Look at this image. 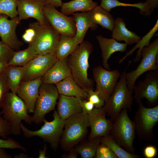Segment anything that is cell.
I'll return each mask as SVG.
<instances>
[{
  "label": "cell",
  "instance_id": "obj_46",
  "mask_svg": "<svg viewBox=\"0 0 158 158\" xmlns=\"http://www.w3.org/2000/svg\"><path fill=\"white\" fill-rule=\"evenodd\" d=\"M47 149V146L45 144L42 150H40L39 151V155L38 156L39 158H48L46 155V151Z\"/></svg>",
  "mask_w": 158,
  "mask_h": 158
},
{
  "label": "cell",
  "instance_id": "obj_35",
  "mask_svg": "<svg viewBox=\"0 0 158 158\" xmlns=\"http://www.w3.org/2000/svg\"><path fill=\"white\" fill-rule=\"evenodd\" d=\"M9 90L5 69L0 74V109L4 104Z\"/></svg>",
  "mask_w": 158,
  "mask_h": 158
},
{
  "label": "cell",
  "instance_id": "obj_27",
  "mask_svg": "<svg viewBox=\"0 0 158 158\" xmlns=\"http://www.w3.org/2000/svg\"><path fill=\"white\" fill-rule=\"evenodd\" d=\"M109 12L100 5H97L90 11L91 18L95 24L112 31L114 25L115 20Z\"/></svg>",
  "mask_w": 158,
  "mask_h": 158
},
{
  "label": "cell",
  "instance_id": "obj_49",
  "mask_svg": "<svg viewBox=\"0 0 158 158\" xmlns=\"http://www.w3.org/2000/svg\"><path fill=\"white\" fill-rule=\"evenodd\" d=\"M14 158H32L31 157H30L27 154L24 153H20L18 154L14 155Z\"/></svg>",
  "mask_w": 158,
  "mask_h": 158
},
{
  "label": "cell",
  "instance_id": "obj_5",
  "mask_svg": "<svg viewBox=\"0 0 158 158\" xmlns=\"http://www.w3.org/2000/svg\"><path fill=\"white\" fill-rule=\"evenodd\" d=\"M53 116V120L50 121L44 118L43 122L44 125L40 129L35 131L28 129L20 122V125L24 135L28 138L37 136L48 143L51 149L56 151L59 145L66 119H62L56 110L54 112Z\"/></svg>",
  "mask_w": 158,
  "mask_h": 158
},
{
  "label": "cell",
  "instance_id": "obj_3",
  "mask_svg": "<svg viewBox=\"0 0 158 158\" xmlns=\"http://www.w3.org/2000/svg\"><path fill=\"white\" fill-rule=\"evenodd\" d=\"M1 113L3 117L10 123L11 133L14 135L21 134L20 123L21 121L29 124L32 123V116L28 114L24 101L11 92L7 93Z\"/></svg>",
  "mask_w": 158,
  "mask_h": 158
},
{
  "label": "cell",
  "instance_id": "obj_7",
  "mask_svg": "<svg viewBox=\"0 0 158 158\" xmlns=\"http://www.w3.org/2000/svg\"><path fill=\"white\" fill-rule=\"evenodd\" d=\"M135 129L133 121L129 118L127 110L122 109L116 119L109 134L116 142L128 152L134 154L133 143Z\"/></svg>",
  "mask_w": 158,
  "mask_h": 158
},
{
  "label": "cell",
  "instance_id": "obj_20",
  "mask_svg": "<svg viewBox=\"0 0 158 158\" xmlns=\"http://www.w3.org/2000/svg\"><path fill=\"white\" fill-rule=\"evenodd\" d=\"M81 99L59 94L57 105V112L62 119L66 120L82 111L80 104Z\"/></svg>",
  "mask_w": 158,
  "mask_h": 158
},
{
  "label": "cell",
  "instance_id": "obj_1",
  "mask_svg": "<svg viewBox=\"0 0 158 158\" xmlns=\"http://www.w3.org/2000/svg\"><path fill=\"white\" fill-rule=\"evenodd\" d=\"M93 46L88 41L83 40L76 50L67 58L71 75L76 83L86 92L93 90L94 83L87 76L89 58Z\"/></svg>",
  "mask_w": 158,
  "mask_h": 158
},
{
  "label": "cell",
  "instance_id": "obj_14",
  "mask_svg": "<svg viewBox=\"0 0 158 158\" xmlns=\"http://www.w3.org/2000/svg\"><path fill=\"white\" fill-rule=\"evenodd\" d=\"M57 60L56 52L38 55L23 67V75L21 81L42 77Z\"/></svg>",
  "mask_w": 158,
  "mask_h": 158
},
{
  "label": "cell",
  "instance_id": "obj_8",
  "mask_svg": "<svg viewBox=\"0 0 158 158\" xmlns=\"http://www.w3.org/2000/svg\"><path fill=\"white\" fill-rule=\"evenodd\" d=\"M141 57L140 62L136 68L126 74L127 87L132 92L135 82L140 75L146 72L158 70V38L149 45L142 48Z\"/></svg>",
  "mask_w": 158,
  "mask_h": 158
},
{
  "label": "cell",
  "instance_id": "obj_17",
  "mask_svg": "<svg viewBox=\"0 0 158 158\" xmlns=\"http://www.w3.org/2000/svg\"><path fill=\"white\" fill-rule=\"evenodd\" d=\"M45 4L43 0H18V17L20 20L31 18L40 24H49L42 12Z\"/></svg>",
  "mask_w": 158,
  "mask_h": 158
},
{
  "label": "cell",
  "instance_id": "obj_34",
  "mask_svg": "<svg viewBox=\"0 0 158 158\" xmlns=\"http://www.w3.org/2000/svg\"><path fill=\"white\" fill-rule=\"evenodd\" d=\"M18 0H0V14L6 15L11 19L17 16Z\"/></svg>",
  "mask_w": 158,
  "mask_h": 158
},
{
  "label": "cell",
  "instance_id": "obj_43",
  "mask_svg": "<svg viewBox=\"0 0 158 158\" xmlns=\"http://www.w3.org/2000/svg\"><path fill=\"white\" fill-rule=\"evenodd\" d=\"M157 150L156 148L152 145L146 147L144 150L145 156L147 158H153L157 155Z\"/></svg>",
  "mask_w": 158,
  "mask_h": 158
},
{
  "label": "cell",
  "instance_id": "obj_15",
  "mask_svg": "<svg viewBox=\"0 0 158 158\" xmlns=\"http://www.w3.org/2000/svg\"><path fill=\"white\" fill-rule=\"evenodd\" d=\"M106 114L102 107L95 108L88 114V121L91 128L88 140L96 137L105 136L109 134L113 121L111 118L107 119Z\"/></svg>",
  "mask_w": 158,
  "mask_h": 158
},
{
  "label": "cell",
  "instance_id": "obj_31",
  "mask_svg": "<svg viewBox=\"0 0 158 158\" xmlns=\"http://www.w3.org/2000/svg\"><path fill=\"white\" fill-rule=\"evenodd\" d=\"M98 136L79 144L74 148L82 158H93L95 157L97 149L100 144V138Z\"/></svg>",
  "mask_w": 158,
  "mask_h": 158
},
{
  "label": "cell",
  "instance_id": "obj_18",
  "mask_svg": "<svg viewBox=\"0 0 158 158\" xmlns=\"http://www.w3.org/2000/svg\"><path fill=\"white\" fill-rule=\"evenodd\" d=\"M42 83L41 77L31 80L21 81L20 83L16 94L24 102L28 113L34 112Z\"/></svg>",
  "mask_w": 158,
  "mask_h": 158
},
{
  "label": "cell",
  "instance_id": "obj_12",
  "mask_svg": "<svg viewBox=\"0 0 158 158\" xmlns=\"http://www.w3.org/2000/svg\"><path fill=\"white\" fill-rule=\"evenodd\" d=\"M93 78L96 83V91L105 101L112 93L121 76L117 70H107L98 66L92 70Z\"/></svg>",
  "mask_w": 158,
  "mask_h": 158
},
{
  "label": "cell",
  "instance_id": "obj_13",
  "mask_svg": "<svg viewBox=\"0 0 158 158\" xmlns=\"http://www.w3.org/2000/svg\"><path fill=\"white\" fill-rule=\"evenodd\" d=\"M133 92V99L137 103L145 98L149 104H156L158 100V70L148 71L145 79L135 86Z\"/></svg>",
  "mask_w": 158,
  "mask_h": 158
},
{
  "label": "cell",
  "instance_id": "obj_32",
  "mask_svg": "<svg viewBox=\"0 0 158 158\" xmlns=\"http://www.w3.org/2000/svg\"><path fill=\"white\" fill-rule=\"evenodd\" d=\"M100 142L107 146L116 156L118 158H139V155L129 152L119 145L110 134L102 136Z\"/></svg>",
  "mask_w": 158,
  "mask_h": 158
},
{
  "label": "cell",
  "instance_id": "obj_9",
  "mask_svg": "<svg viewBox=\"0 0 158 158\" xmlns=\"http://www.w3.org/2000/svg\"><path fill=\"white\" fill-rule=\"evenodd\" d=\"M59 95L54 84L41 83L33 114L31 116L32 122L39 124L43 122L46 115L54 110Z\"/></svg>",
  "mask_w": 158,
  "mask_h": 158
},
{
  "label": "cell",
  "instance_id": "obj_48",
  "mask_svg": "<svg viewBox=\"0 0 158 158\" xmlns=\"http://www.w3.org/2000/svg\"><path fill=\"white\" fill-rule=\"evenodd\" d=\"M147 2L152 8H157L158 7V0H144Z\"/></svg>",
  "mask_w": 158,
  "mask_h": 158
},
{
  "label": "cell",
  "instance_id": "obj_50",
  "mask_svg": "<svg viewBox=\"0 0 158 158\" xmlns=\"http://www.w3.org/2000/svg\"><path fill=\"white\" fill-rule=\"evenodd\" d=\"M7 66V64L0 61V74L4 71Z\"/></svg>",
  "mask_w": 158,
  "mask_h": 158
},
{
  "label": "cell",
  "instance_id": "obj_33",
  "mask_svg": "<svg viewBox=\"0 0 158 158\" xmlns=\"http://www.w3.org/2000/svg\"><path fill=\"white\" fill-rule=\"evenodd\" d=\"M158 29V20L153 28L142 39L136 44L130 50L128 51L126 54L121 59H120L118 63L120 64L129 56L131 55L133 52L138 48L139 49L137 52V55L136 56L133 62L134 63L138 61L141 57V52L142 48L145 46H147L150 44V41L152 37Z\"/></svg>",
  "mask_w": 158,
  "mask_h": 158
},
{
  "label": "cell",
  "instance_id": "obj_36",
  "mask_svg": "<svg viewBox=\"0 0 158 158\" xmlns=\"http://www.w3.org/2000/svg\"><path fill=\"white\" fill-rule=\"evenodd\" d=\"M15 51L0 41V61L7 64L12 57Z\"/></svg>",
  "mask_w": 158,
  "mask_h": 158
},
{
  "label": "cell",
  "instance_id": "obj_39",
  "mask_svg": "<svg viewBox=\"0 0 158 158\" xmlns=\"http://www.w3.org/2000/svg\"><path fill=\"white\" fill-rule=\"evenodd\" d=\"M87 92V99L93 104L95 108H99L104 106L105 101L97 92L92 89L89 90Z\"/></svg>",
  "mask_w": 158,
  "mask_h": 158
},
{
  "label": "cell",
  "instance_id": "obj_10",
  "mask_svg": "<svg viewBox=\"0 0 158 158\" xmlns=\"http://www.w3.org/2000/svg\"><path fill=\"white\" fill-rule=\"evenodd\" d=\"M138 104L133 121L135 131L140 140L151 141L153 138V128L158 121V105L148 108L141 101Z\"/></svg>",
  "mask_w": 158,
  "mask_h": 158
},
{
  "label": "cell",
  "instance_id": "obj_11",
  "mask_svg": "<svg viewBox=\"0 0 158 158\" xmlns=\"http://www.w3.org/2000/svg\"><path fill=\"white\" fill-rule=\"evenodd\" d=\"M42 12L50 25L61 35L74 37L76 28L73 17H69L58 11L56 7L45 3Z\"/></svg>",
  "mask_w": 158,
  "mask_h": 158
},
{
  "label": "cell",
  "instance_id": "obj_16",
  "mask_svg": "<svg viewBox=\"0 0 158 158\" xmlns=\"http://www.w3.org/2000/svg\"><path fill=\"white\" fill-rule=\"evenodd\" d=\"M8 16L0 14V37L2 41L14 50L18 51L23 45V42L18 39L16 29L21 20L18 16L9 20Z\"/></svg>",
  "mask_w": 158,
  "mask_h": 158
},
{
  "label": "cell",
  "instance_id": "obj_22",
  "mask_svg": "<svg viewBox=\"0 0 158 158\" xmlns=\"http://www.w3.org/2000/svg\"><path fill=\"white\" fill-rule=\"evenodd\" d=\"M75 22L76 32L74 39L78 44L84 40L86 32L90 28L91 30H96L98 25L95 24L91 18L90 11L87 12H78L72 14Z\"/></svg>",
  "mask_w": 158,
  "mask_h": 158
},
{
  "label": "cell",
  "instance_id": "obj_26",
  "mask_svg": "<svg viewBox=\"0 0 158 158\" xmlns=\"http://www.w3.org/2000/svg\"><path fill=\"white\" fill-rule=\"evenodd\" d=\"M100 6L109 12L112 9L118 6L136 7L139 9L140 14L146 17L150 16L154 9L146 1L131 4L121 2L118 0H101Z\"/></svg>",
  "mask_w": 158,
  "mask_h": 158
},
{
  "label": "cell",
  "instance_id": "obj_47",
  "mask_svg": "<svg viewBox=\"0 0 158 158\" xmlns=\"http://www.w3.org/2000/svg\"><path fill=\"white\" fill-rule=\"evenodd\" d=\"M10 154L7 153L4 148L0 147V158H12Z\"/></svg>",
  "mask_w": 158,
  "mask_h": 158
},
{
  "label": "cell",
  "instance_id": "obj_41",
  "mask_svg": "<svg viewBox=\"0 0 158 158\" xmlns=\"http://www.w3.org/2000/svg\"><path fill=\"white\" fill-rule=\"evenodd\" d=\"M80 104L82 112L87 114L90 113L95 108L93 104L86 99H81Z\"/></svg>",
  "mask_w": 158,
  "mask_h": 158
},
{
  "label": "cell",
  "instance_id": "obj_28",
  "mask_svg": "<svg viewBox=\"0 0 158 158\" xmlns=\"http://www.w3.org/2000/svg\"><path fill=\"white\" fill-rule=\"evenodd\" d=\"M79 45L75 41L73 37L61 35L56 51L58 60L61 61L67 58L76 50Z\"/></svg>",
  "mask_w": 158,
  "mask_h": 158
},
{
  "label": "cell",
  "instance_id": "obj_25",
  "mask_svg": "<svg viewBox=\"0 0 158 158\" xmlns=\"http://www.w3.org/2000/svg\"><path fill=\"white\" fill-rule=\"evenodd\" d=\"M97 5V3L92 0H72L63 3L61 11L63 13L68 16L79 11H91Z\"/></svg>",
  "mask_w": 158,
  "mask_h": 158
},
{
  "label": "cell",
  "instance_id": "obj_2",
  "mask_svg": "<svg viewBox=\"0 0 158 158\" xmlns=\"http://www.w3.org/2000/svg\"><path fill=\"white\" fill-rule=\"evenodd\" d=\"M131 63L129 61L125 70L121 75L119 80L117 82L111 95L105 101L102 107L111 119L114 121L123 109L132 111L133 92L127 87L126 78L127 69Z\"/></svg>",
  "mask_w": 158,
  "mask_h": 158
},
{
  "label": "cell",
  "instance_id": "obj_24",
  "mask_svg": "<svg viewBox=\"0 0 158 158\" xmlns=\"http://www.w3.org/2000/svg\"><path fill=\"white\" fill-rule=\"evenodd\" d=\"M59 94L87 99V92L74 80L71 75L55 84Z\"/></svg>",
  "mask_w": 158,
  "mask_h": 158
},
{
  "label": "cell",
  "instance_id": "obj_19",
  "mask_svg": "<svg viewBox=\"0 0 158 158\" xmlns=\"http://www.w3.org/2000/svg\"><path fill=\"white\" fill-rule=\"evenodd\" d=\"M96 38L102 51L103 67L107 70H110L108 61L111 55L116 52H125L128 45L125 43H119L112 38H107L101 35L96 36Z\"/></svg>",
  "mask_w": 158,
  "mask_h": 158
},
{
  "label": "cell",
  "instance_id": "obj_21",
  "mask_svg": "<svg viewBox=\"0 0 158 158\" xmlns=\"http://www.w3.org/2000/svg\"><path fill=\"white\" fill-rule=\"evenodd\" d=\"M71 75L67 58L57 60L42 77V82L55 85Z\"/></svg>",
  "mask_w": 158,
  "mask_h": 158
},
{
  "label": "cell",
  "instance_id": "obj_40",
  "mask_svg": "<svg viewBox=\"0 0 158 158\" xmlns=\"http://www.w3.org/2000/svg\"><path fill=\"white\" fill-rule=\"evenodd\" d=\"M0 112V136L4 139H7L11 134V126L10 123L6 120L1 115Z\"/></svg>",
  "mask_w": 158,
  "mask_h": 158
},
{
  "label": "cell",
  "instance_id": "obj_23",
  "mask_svg": "<svg viewBox=\"0 0 158 158\" xmlns=\"http://www.w3.org/2000/svg\"><path fill=\"white\" fill-rule=\"evenodd\" d=\"M111 35L117 41H124L128 45L137 44L141 38L134 32L127 29L123 19L118 17L115 20V23Z\"/></svg>",
  "mask_w": 158,
  "mask_h": 158
},
{
  "label": "cell",
  "instance_id": "obj_30",
  "mask_svg": "<svg viewBox=\"0 0 158 158\" xmlns=\"http://www.w3.org/2000/svg\"><path fill=\"white\" fill-rule=\"evenodd\" d=\"M6 71L10 90L12 92L17 94L23 77V67L7 65Z\"/></svg>",
  "mask_w": 158,
  "mask_h": 158
},
{
  "label": "cell",
  "instance_id": "obj_29",
  "mask_svg": "<svg viewBox=\"0 0 158 158\" xmlns=\"http://www.w3.org/2000/svg\"><path fill=\"white\" fill-rule=\"evenodd\" d=\"M38 55L33 48L29 45L25 49L15 51L7 65L23 67Z\"/></svg>",
  "mask_w": 158,
  "mask_h": 158
},
{
  "label": "cell",
  "instance_id": "obj_38",
  "mask_svg": "<svg viewBox=\"0 0 158 158\" xmlns=\"http://www.w3.org/2000/svg\"><path fill=\"white\" fill-rule=\"evenodd\" d=\"M96 158H118L112 151L105 145L100 143L96 153Z\"/></svg>",
  "mask_w": 158,
  "mask_h": 158
},
{
  "label": "cell",
  "instance_id": "obj_4",
  "mask_svg": "<svg viewBox=\"0 0 158 158\" xmlns=\"http://www.w3.org/2000/svg\"><path fill=\"white\" fill-rule=\"evenodd\" d=\"M90 125L88 114L81 112L66 119L59 145L62 149L69 151L85 137Z\"/></svg>",
  "mask_w": 158,
  "mask_h": 158
},
{
  "label": "cell",
  "instance_id": "obj_45",
  "mask_svg": "<svg viewBox=\"0 0 158 158\" xmlns=\"http://www.w3.org/2000/svg\"><path fill=\"white\" fill-rule=\"evenodd\" d=\"M69 151V153L68 155H63L62 156V157L66 158H76L77 157L78 154L74 147L71 149Z\"/></svg>",
  "mask_w": 158,
  "mask_h": 158
},
{
  "label": "cell",
  "instance_id": "obj_6",
  "mask_svg": "<svg viewBox=\"0 0 158 158\" xmlns=\"http://www.w3.org/2000/svg\"><path fill=\"white\" fill-rule=\"evenodd\" d=\"M29 26L35 30V34L32 42L29 44L38 55H44L56 52L61 34L49 24H42L37 21L30 23Z\"/></svg>",
  "mask_w": 158,
  "mask_h": 158
},
{
  "label": "cell",
  "instance_id": "obj_44",
  "mask_svg": "<svg viewBox=\"0 0 158 158\" xmlns=\"http://www.w3.org/2000/svg\"><path fill=\"white\" fill-rule=\"evenodd\" d=\"M45 3L50 4L55 7H61L63 2L61 0H43Z\"/></svg>",
  "mask_w": 158,
  "mask_h": 158
},
{
  "label": "cell",
  "instance_id": "obj_42",
  "mask_svg": "<svg viewBox=\"0 0 158 158\" xmlns=\"http://www.w3.org/2000/svg\"><path fill=\"white\" fill-rule=\"evenodd\" d=\"M35 34L34 29L30 26L26 29L22 36L23 39L25 42L30 43L32 41Z\"/></svg>",
  "mask_w": 158,
  "mask_h": 158
},
{
  "label": "cell",
  "instance_id": "obj_37",
  "mask_svg": "<svg viewBox=\"0 0 158 158\" xmlns=\"http://www.w3.org/2000/svg\"><path fill=\"white\" fill-rule=\"evenodd\" d=\"M0 147L4 149H19L26 152V148L22 146L18 142L10 138L6 140L0 139Z\"/></svg>",
  "mask_w": 158,
  "mask_h": 158
}]
</instances>
